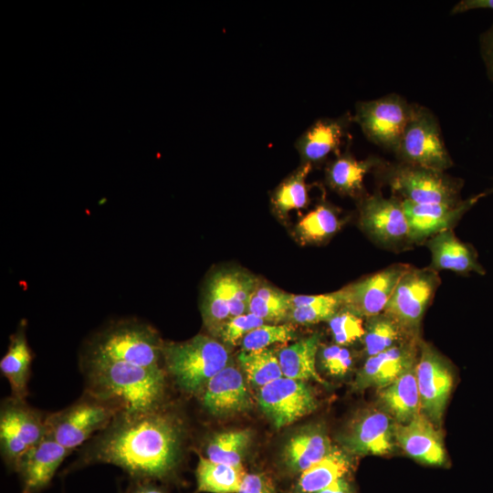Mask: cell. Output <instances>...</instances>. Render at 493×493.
<instances>
[{
    "label": "cell",
    "instance_id": "6da1fadb",
    "mask_svg": "<svg viewBox=\"0 0 493 493\" xmlns=\"http://www.w3.org/2000/svg\"><path fill=\"white\" fill-rule=\"evenodd\" d=\"M184 428L163 407L140 414H118L89 444L79 466L104 463L136 481L166 480L179 466Z\"/></svg>",
    "mask_w": 493,
    "mask_h": 493
},
{
    "label": "cell",
    "instance_id": "7a4b0ae2",
    "mask_svg": "<svg viewBox=\"0 0 493 493\" xmlns=\"http://www.w3.org/2000/svg\"><path fill=\"white\" fill-rule=\"evenodd\" d=\"M86 392L109 403L119 414H140L163 407L166 376L163 367L123 362L83 360Z\"/></svg>",
    "mask_w": 493,
    "mask_h": 493
},
{
    "label": "cell",
    "instance_id": "3957f363",
    "mask_svg": "<svg viewBox=\"0 0 493 493\" xmlns=\"http://www.w3.org/2000/svg\"><path fill=\"white\" fill-rule=\"evenodd\" d=\"M164 342L149 324L122 320L107 326L89 341L83 360L123 362L144 367H162Z\"/></svg>",
    "mask_w": 493,
    "mask_h": 493
},
{
    "label": "cell",
    "instance_id": "277c9868",
    "mask_svg": "<svg viewBox=\"0 0 493 493\" xmlns=\"http://www.w3.org/2000/svg\"><path fill=\"white\" fill-rule=\"evenodd\" d=\"M163 361L177 385L195 394L228 365L229 353L216 340L199 334L183 342L164 343Z\"/></svg>",
    "mask_w": 493,
    "mask_h": 493
},
{
    "label": "cell",
    "instance_id": "5b68a950",
    "mask_svg": "<svg viewBox=\"0 0 493 493\" xmlns=\"http://www.w3.org/2000/svg\"><path fill=\"white\" fill-rule=\"evenodd\" d=\"M375 171L401 201L425 205L453 204L462 200V180L445 172L402 162H383Z\"/></svg>",
    "mask_w": 493,
    "mask_h": 493
},
{
    "label": "cell",
    "instance_id": "8992f818",
    "mask_svg": "<svg viewBox=\"0 0 493 493\" xmlns=\"http://www.w3.org/2000/svg\"><path fill=\"white\" fill-rule=\"evenodd\" d=\"M257 279L238 269H220L205 283L201 312L213 335L219 336L226 323L248 312V303Z\"/></svg>",
    "mask_w": 493,
    "mask_h": 493
},
{
    "label": "cell",
    "instance_id": "52a82bcc",
    "mask_svg": "<svg viewBox=\"0 0 493 493\" xmlns=\"http://www.w3.org/2000/svg\"><path fill=\"white\" fill-rule=\"evenodd\" d=\"M394 154L399 162L439 172H446L454 164L436 116L417 103H413L410 119Z\"/></svg>",
    "mask_w": 493,
    "mask_h": 493
},
{
    "label": "cell",
    "instance_id": "ba28073f",
    "mask_svg": "<svg viewBox=\"0 0 493 493\" xmlns=\"http://www.w3.org/2000/svg\"><path fill=\"white\" fill-rule=\"evenodd\" d=\"M118 414L114 406L85 392L68 407L47 414V435L72 452L106 429Z\"/></svg>",
    "mask_w": 493,
    "mask_h": 493
},
{
    "label": "cell",
    "instance_id": "9c48e42d",
    "mask_svg": "<svg viewBox=\"0 0 493 493\" xmlns=\"http://www.w3.org/2000/svg\"><path fill=\"white\" fill-rule=\"evenodd\" d=\"M47 414L14 396L0 406V447L7 467L16 468L21 457L47 435Z\"/></svg>",
    "mask_w": 493,
    "mask_h": 493
},
{
    "label": "cell",
    "instance_id": "30bf717a",
    "mask_svg": "<svg viewBox=\"0 0 493 493\" xmlns=\"http://www.w3.org/2000/svg\"><path fill=\"white\" fill-rule=\"evenodd\" d=\"M413 103L396 93H389L355 105L352 121L372 143L393 153L410 119Z\"/></svg>",
    "mask_w": 493,
    "mask_h": 493
},
{
    "label": "cell",
    "instance_id": "8fae6325",
    "mask_svg": "<svg viewBox=\"0 0 493 493\" xmlns=\"http://www.w3.org/2000/svg\"><path fill=\"white\" fill-rule=\"evenodd\" d=\"M439 284L438 273L432 267L410 266L398 281L383 313L396 321L408 336L416 339L424 313Z\"/></svg>",
    "mask_w": 493,
    "mask_h": 493
},
{
    "label": "cell",
    "instance_id": "7c38bea8",
    "mask_svg": "<svg viewBox=\"0 0 493 493\" xmlns=\"http://www.w3.org/2000/svg\"><path fill=\"white\" fill-rule=\"evenodd\" d=\"M409 267L407 264H393L335 291L341 309L361 318L383 313L398 281Z\"/></svg>",
    "mask_w": 493,
    "mask_h": 493
},
{
    "label": "cell",
    "instance_id": "4fadbf2b",
    "mask_svg": "<svg viewBox=\"0 0 493 493\" xmlns=\"http://www.w3.org/2000/svg\"><path fill=\"white\" fill-rule=\"evenodd\" d=\"M359 223L379 246L395 248L411 244L402 201L396 196L386 198L375 193L364 197L360 204Z\"/></svg>",
    "mask_w": 493,
    "mask_h": 493
},
{
    "label": "cell",
    "instance_id": "5bb4252c",
    "mask_svg": "<svg viewBox=\"0 0 493 493\" xmlns=\"http://www.w3.org/2000/svg\"><path fill=\"white\" fill-rule=\"evenodd\" d=\"M257 402L278 428L293 424L317 408L316 399L303 381L284 376L261 387Z\"/></svg>",
    "mask_w": 493,
    "mask_h": 493
},
{
    "label": "cell",
    "instance_id": "9a60e30c",
    "mask_svg": "<svg viewBox=\"0 0 493 493\" xmlns=\"http://www.w3.org/2000/svg\"><path fill=\"white\" fill-rule=\"evenodd\" d=\"M415 375L424 414L437 427L448 400L453 378L445 359L429 344L421 342Z\"/></svg>",
    "mask_w": 493,
    "mask_h": 493
},
{
    "label": "cell",
    "instance_id": "2e32d148",
    "mask_svg": "<svg viewBox=\"0 0 493 493\" xmlns=\"http://www.w3.org/2000/svg\"><path fill=\"white\" fill-rule=\"evenodd\" d=\"M485 192L453 204L418 205L402 201L409 226L411 244H421L446 230L452 229L461 217L472 208Z\"/></svg>",
    "mask_w": 493,
    "mask_h": 493
},
{
    "label": "cell",
    "instance_id": "e0dca14e",
    "mask_svg": "<svg viewBox=\"0 0 493 493\" xmlns=\"http://www.w3.org/2000/svg\"><path fill=\"white\" fill-rule=\"evenodd\" d=\"M352 121V115L349 112L337 118H321L314 121L295 142L302 164L312 166L331 153L340 155L341 146Z\"/></svg>",
    "mask_w": 493,
    "mask_h": 493
},
{
    "label": "cell",
    "instance_id": "ac0fdd59",
    "mask_svg": "<svg viewBox=\"0 0 493 493\" xmlns=\"http://www.w3.org/2000/svg\"><path fill=\"white\" fill-rule=\"evenodd\" d=\"M414 341L401 342L381 353L368 357L357 373L354 387L358 390L369 387L382 390L393 383L404 372L414 367L416 362Z\"/></svg>",
    "mask_w": 493,
    "mask_h": 493
},
{
    "label": "cell",
    "instance_id": "d6986e66",
    "mask_svg": "<svg viewBox=\"0 0 493 493\" xmlns=\"http://www.w3.org/2000/svg\"><path fill=\"white\" fill-rule=\"evenodd\" d=\"M199 393L203 406L215 416L239 414L250 406L243 375L231 365L210 379Z\"/></svg>",
    "mask_w": 493,
    "mask_h": 493
},
{
    "label": "cell",
    "instance_id": "ffe728a7",
    "mask_svg": "<svg viewBox=\"0 0 493 493\" xmlns=\"http://www.w3.org/2000/svg\"><path fill=\"white\" fill-rule=\"evenodd\" d=\"M47 435L18 461L23 493H37L48 486L63 460L70 454Z\"/></svg>",
    "mask_w": 493,
    "mask_h": 493
},
{
    "label": "cell",
    "instance_id": "44dd1931",
    "mask_svg": "<svg viewBox=\"0 0 493 493\" xmlns=\"http://www.w3.org/2000/svg\"><path fill=\"white\" fill-rule=\"evenodd\" d=\"M395 442L407 455L421 463L442 466L446 453L436 426L419 413L406 424H394Z\"/></svg>",
    "mask_w": 493,
    "mask_h": 493
},
{
    "label": "cell",
    "instance_id": "7402d4cb",
    "mask_svg": "<svg viewBox=\"0 0 493 493\" xmlns=\"http://www.w3.org/2000/svg\"><path fill=\"white\" fill-rule=\"evenodd\" d=\"M394 424L384 412H368L352 425L343 439L344 446L355 455H386L394 446Z\"/></svg>",
    "mask_w": 493,
    "mask_h": 493
},
{
    "label": "cell",
    "instance_id": "603a6c76",
    "mask_svg": "<svg viewBox=\"0 0 493 493\" xmlns=\"http://www.w3.org/2000/svg\"><path fill=\"white\" fill-rule=\"evenodd\" d=\"M431 253L430 267L435 271L450 270L461 275L475 272L485 275L473 246L462 242L452 229L443 231L425 241Z\"/></svg>",
    "mask_w": 493,
    "mask_h": 493
},
{
    "label": "cell",
    "instance_id": "cb8c5ba5",
    "mask_svg": "<svg viewBox=\"0 0 493 493\" xmlns=\"http://www.w3.org/2000/svg\"><path fill=\"white\" fill-rule=\"evenodd\" d=\"M26 321L21 320L16 332L10 335L9 345L0 361L2 374L7 379L12 396L26 400L33 354L26 340Z\"/></svg>",
    "mask_w": 493,
    "mask_h": 493
},
{
    "label": "cell",
    "instance_id": "d4e9b609",
    "mask_svg": "<svg viewBox=\"0 0 493 493\" xmlns=\"http://www.w3.org/2000/svg\"><path fill=\"white\" fill-rule=\"evenodd\" d=\"M383 162L376 156L358 160L350 151H346L329 164L326 169V181L331 189L341 194L359 196L364 191L363 181L366 174Z\"/></svg>",
    "mask_w": 493,
    "mask_h": 493
},
{
    "label": "cell",
    "instance_id": "484cf974",
    "mask_svg": "<svg viewBox=\"0 0 493 493\" xmlns=\"http://www.w3.org/2000/svg\"><path fill=\"white\" fill-rule=\"evenodd\" d=\"M333 447L326 433L320 427L303 429L286 444L283 462L293 474L303 471L321 460Z\"/></svg>",
    "mask_w": 493,
    "mask_h": 493
},
{
    "label": "cell",
    "instance_id": "4316f807",
    "mask_svg": "<svg viewBox=\"0 0 493 493\" xmlns=\"http://www.w3.org/2000/svg\"><path fill=\"white\" fill-rule=\"evenodd\" d=\"M380 403L398 424H406L420 413L421 403L415 366L381 390Z\"/></svg>",
    "mask_w": 493,
    "mask_h": 493
},
{
    "label": "cell",
    "instance_id": "83f0119b",
    "mask_svg": "<svg viewBox=\"0 0 493 493\" xmlns=\"http://www.w3.org/2000/svg\"><path fill=\"white\" fill-rule=\"evenodd\" d=\"M320 336L313 334L282 349L278 358L284 377L306 381L312 379L325 384L316 369Z\"/></svg>",
    "mask_w": 493,
    "mask_h": 493
},
{
    "label": "cell",
    "instance_id": "f1b7e54d",
    "mask_svg": "<svg viewBox=\"0 0 493 493\" xmlns=\"http://www.w3.org/2000/svg\"><path fill=\"white\" fill-rule=\"evenodd\" d=\"M351 469L348 456L332 448L321 460L303 471L294 488V493H316L339 478L344 477Z\"/></svg>",
    "mask_w": 493,
    "mask_h": 493
},
{
    "label": "cell",
    "instance_id": "f546056e",
    "mask_svg": "<svg viewBox=\"0 0 493 493\" xmlns=\"http://www.w3.org/2000/svg\"><path fill=\"white\" fill-rule=\"evenodd\" d=\"M246 475L243 467L215 463L200 456L195 469L197 490L210 493H237Z\"/></svg>",
    "mask_w": 493,
    "mask_h": 493
},
{
    "label": "cell",
    "instance_id": "4dcf8cb0",
    "mask_svg": "<svg viewBox=\"0 0 493 493\" xmlns=\"http://www.w3.org/2000/svg\"><path fill=\"white\" fill-rule=\"evenodd\" d=\"M341 309L335 292L320 295H292L288 318L299 324L330 320Z\"/></svg>",
    "mask_w": 493,
    "mask_h": 493
},
{
    "label": "cell",
    "instance_id": "1f68e13d",
    "mask_svg": "<svg viewBox=\"0 0 493 493\" xmlns=\"http://www.w3.org/2000/svg\"><path fill=\"white\" fill-rule=\"evenodd\" d=\"M312 166L301 164L285 178L274 190L271 203L274 210L281 216H286L292 210L305 207L309 203L306 179Z\"/></svg>",
    "mask_w": 493,
    "mask_h": 493
},
{
    "label": "cell",
    "instance_id": "d6a6232c",
    "mask_svg": "<svg viewBox=\"0 0 493 493\" xmlns=\"http://www.w3.org/2000/svg\"><path fill=\"white\" fill-rule=\"evenodd\" d=\"M251 436L248 430L215 434L206 444V458L215 463L243 467L242 460L251 442Z\"/></svg>",
    "mask_w": 493,
    "mask_h": 493
},
{
    "label": "cell",
    "instance_id": "836d02e7",
    "mask_svg": "<svg viewBox=\"0 0 493 493\" xmlns=\"http://www.w3.org/2000/svg\"><path fill=\"white\" fill-rule=\"evenodd\" d=\"M291 294L258 281L251 294L248 312L264 321L279 322L288 317Z\"/></svg>",
    "mask_w": 493,
    "mask_h": 493
},
{
    "label": "cell",
    "instance_id": "e575fe53",
    "mask_svg": "<svg viewBox=\"0 0 493 493\" xmlns=\"http://www.w3.org/2000/svg\"><path fill=\"white\" fill-rule=\"evenodd\" d=\"M340 226L341 221L335 209L323 203L299 222L296 232L304 243H320L332 236Z\"/></svg>",
    "mask_w": 493,
    "mask_h": 493
},
{
    "label": "cell",
    "instance_id": "d590c367",
    "mask_svg": "<svg viewBox=\"0 0 493 493\" xmlns=\"http://www.w3.org/2000/svg\"><path fill=\"white\" fill-rule=\"evenodd\" d=\"M367 319L363 341L369 357L400 344L404 335H407L396 321L383 312Z\"/></svg>",
    "mask_w": 493,
    "mask_h": 493
},
{
    "label": "cell",
    "instance_id": "8d00e7d4",
    "mask_svg": "<svg viewBox=\"0 0 493 493\" xmlns=\"http://www.w3.org/2000/svg\"><path fill=\"white\" fill-rule=\"evenodd\" d=\"M238 362L248 382L260 388L283 377L278 355L273 350L242 351Z\"/></svg>",
    "mask_w": 493,
    "mask_h": 493
},
{
    "label": "cell",
    "instance_id": "74e56055",
    "mask_svg": "<svg viewBox=\"0 0 493 493\" xmlns=\"http://www.w3.org/2000/svg\"><path fill=\"white\" fill-rule=\"evenodd\" d=\"M296 338L295 329L288 324L262 325L248 332L241 341L243 351L267 349L271 344L288 342Z\"/></svg>",
    "mask_w": 493,
    "mask_h": 493
},
{
    "label": "cell",
    "instance_id": "f35d334b",
    "mask_svg": "<svg viewBox=\"0 0 493 493\" xmlns=\"http://www.w3.org/2000/svg\"><path fill=\"white\" fill-rule=\"evenodd\" d=\"M329 326L336 344L341 346L354 342L365 333L362 318L344 309H340L329 320Z\"/></svg>",
    "mask_w": 493,
    "mask_h": 493
},
{
    "label": "cell",
    "instance_id": "ab89813d",
    "mask_svg": "<svg viewBox=\"0 0 493 493\" xmlns=\"http://www.w3.org/2000/svg\"><path fill=\"white\" fill-rule=\"evenodd\" d=\"M264 320L246 312L229 320L224 326L219 337L225 343L236 345L251 330L264 325Z\"/></svg>",
    "mask_w": 493,
    "mask_h": 493
},
{
    "label": "cell",
    "instance_id": "60d3db41",
    "mask_svg": "<svg viewBox=\"0 0 493 493\" xmlns=\"http://www.w3.org/2000/svg\"><path fill=\"white\" fill-rule=\"evenodd\" d=\"M320 362L330 374L342 376L350 370L352 364V357L348 349L334 344L326 346L321 350Z\"/></svg>",
    "mask_w": 493,
    "mask_h": 493
},
{
    "label": "cell",
    "instance_id": "b9f144b4",
    "mask_svg": "<svg viewBox=\"0 0 493 493\" xmlns=\"http://www.w3.org/2000/svg\"><path fill=\"white\" fill-rule=\"evenodd\" d=\"M237 493H277L271 478L264 473H246Z\"/></svg>",
    "mask_w": 493,
    "mask_h": 493
},
{
    "label": "cell",
    "instance_id": "7bdbcfd3",
    "mask_svg": "<svg viewBox=\"0 0 493 493\" xmlns=\"http://www.w3.org/2000/svg\"><path fill=\"white\" fill-rule=\"evenodd\" d=\"M479 48L487 76L493 83V24L480 35Z\"/></svg>",
    "mask_w": 493,
    "mask_h": 493
},
{
    "label": "cell",
    "instance_id": "ee69618b",
    "mask_svg": "<svg viewBox=\"0 0 493 493\" xmlns=\"http://www.w3.org/2000/svg\"><path fill=\"white\" fill-rule=\"evenodd\" d=\"M493 10V0H460L451 9V15H458L471 10Z\"/></svg>",
    "mask_w": 493,
    "mask_h": 493
},
{
    "label": "cell",
    "instance_id": "f6af8a7d",
    "mask_svg": "<svg viewBox=\"0 0 493 493\" xmlns=\"http://www.w3.org/2000/svg\"><path fill=\"white\" fill-rule=\"evenodd\" d=\"M316 493H354V490L351 484L341 477Z\"/></svg>",
    "mask_w": 493,
    "mask_h": 493
},
{
    "label": "cell",
    "instance_id": "bcb514c9",
    "mask_svg": "<svg viewBox=\"0 0 493 493\" xmlns=\"http://www.w3.org/2000/svg\"><path fill=\"white\" fill-rule=\"evenodd\" d=\"M126 493H166L158 486L150 481H136Z\"/></svg>",
    "mask_w": 493,
    "mask_h": 493
},
{
    "label": "cell",
    "instance_id": "7dc6e473",
    "mask_svg": "<svg viewBox=\"0 0 493 493\" xmlns=\"http://www.w3.org/2000/svg\"><path fill=\"white\" fill-rule=\"evenodd\" d=\"M485 193H486L487 195L490 194H493V186L490 189L487 190Z\"/></svg>",
    "mask_w": 493,
    "mask_h": 493
}]
</instances>
